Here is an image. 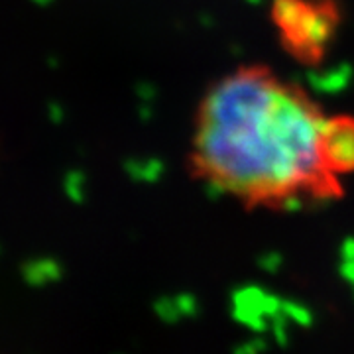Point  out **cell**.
I'll return each instance as SVG.
<instances>
[{"label":"cell","instance_id":"3957f363","mask_svg":"<svg viewBox=\"0 0 354 354\" xmlns=\"http://www.w3.org/2000/svg\"><path fill=\"white\" fill-rule=\"evenodd\" d=\"M321 156L335 177L354 174V116L325 118L321 130Z\"/></svg>","mask_w":354,"mask_h":354},{"label":"cell","instance_id":"6da1fadb","mask_svg":"<svg viewBox=\"0 0 354 354\" xmlns=\"http://www.w3.org/2000/svg\"><path fill=\"white\" fill-rule=\"evenodd\" d=\"M323 122L301 88L266 67H242L205 95L191 164L207 183L252 207L337 197L339 177L321 156Z\"/></svg>","mask_w":354,"mask_h":354},{"label":"cell","instance_id":"7a4b0ae2","mask_svg":"<svg viewBox=\"0 0 354 354\" xmlns=\"http://www.w3.org/2000/svg\"><path fill=\"white\" fill-rule=\"evenodd\" d=\"M272 16L286 48L305 62L323 55L339 22L337 8L329 0H276Z\"/></svg>","mask_w":354,"mask_h":354}]
</instances>
